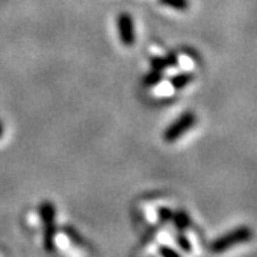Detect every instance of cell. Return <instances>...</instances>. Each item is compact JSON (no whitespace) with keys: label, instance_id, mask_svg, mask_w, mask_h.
Returning <instances> with one entry per match:
<instances>
[{"label":"cell","instance_id":"15","mask_svg":"<svg viewBox=\"0 0 257 257\" xmlns=\"http://www.w3.org/2000/svg\"><path fill=\"white\" fill-rule=\"evenodd\" d=\"M2 135H3V124L0 123V136H2Z\"/></svg>","mask_w":257,"mask_h":257},{"label":"cell","instance_id":"12","mask_svg":"<svg viewBox=\"0 0 257 257\" xmlns=\"http://www.w3.org/2000/svg\"><path fill=\"white\" fill-rule=\"evenodd\" d=\"M172 217H173V210L172 209H169V207H162V209H159V219L162 223H167V221L172 220Z\"/></svg>","mask_w":257,"mask_h":257},{"label":"cell","instance_id":"1","mask_svg":"<svg viewBox=\"0 0 257 257\" xmlns=\"http://www.w3.org/2000/svg\"><path fill=\"white\" fill-rule=\"evenodd\" d=\"M251 237H253V231L250 230V227L241 226V227L231 230L229 233H226L224 236H220L219 239L214 240L210 244V250L213 253H223L233 246L246 243Z\"/></svg>","mask_w":257,"mask_h":257},{"label":"cell","instance_id":"2","mask_svg":"<svg viewBox=\"0 0 257 257\" xmlns=\"http://www.w3.org/2000/svg\"><path fill=\"white\" fill-rule=\"evenodd\" d=\"M39 213L45 224V248L49 253L55 251L56 248V209L55 204L50 202H43L39 206Z\"/></svg>","mask_w":257,"mask_h":257},{"label":"cell","instance_id":"7","mask_svg":"<svg viewBox=\"0 0 257 257\" xmlns=\"http://www.w3.org/2000/svg\"><path fill=\"white\" fill-rule=\"evenodd\" d=\"M163 80V74L162 72H159V70H152L150 73H147L145 76V79H143V84L145 86H156L159 83Z\"/></svg>","mask_w":257,"mask_h":257},{"label":"cell","instance_id":"11","mask_svg":"<svg viewBox=\"0 0 257 257\" xmlns=\"http://www.w3.org/2000/svg\"><path fill=\"white\" fill-rule=\"evenodd\" d=\"M64 233H66V234L72 239V241H74L76 244H84L82 236H80L76 230L72 229V227H64Z\"/></svg>","mask_w":257,"mask_h":257},{"label":"cell","instance_id":"10","mask_svg":"<svg viewBox=\"0 0 257 257\" xmlns=\"http://www.w3.org/2000/svg\"><path fill=\"white\" fill-rule=\"evenodd\" d=\"M176 241H177L179 247L182 248L183 251H186V253H190V251H192V243H190V240L184 236L183 233H179V234L176 236Z\"/></svg>","mask_w":257,"mask_h":257},{"label":"cell","instance_id":"8","mask_svg":"<svg viewBox=\"0 0 257 257\" xmlns=\"http://www.w3.org/2000/svg\"><path fill=\"white\" fill-rule=\"evenodd\" d=\"M159 3L177 10H186L189 8V2L187 0H159Z\"/></svg>","mask_w":257,"mask_h":257},{"label":"cell","instance_id":"4","mask_svg":"<svg viewBox=\"0 0 257 257\" xmlns=\"http://www.w3.org/2000/svg\"><path fill=\"white\" fill-rule=\"evenodd\" d=\"M117 30H119L120 40L123 42L124 46L135 45L136 42L135 25H133V19L128 13H121L117 16Z\"/></svg>","mask_w":257,"mask_h":257},{"label":"cell","instance_id":"3","mask_svg":"<svg viewBox=\"0 0 257 257\" xmlns=\"http://www.w3.org/2000/svg\"><path fill=\"white\" fill-rule=\"evenodd\" d=\"M194 123H196V114L193 111H184L179 119L173 121L165 130V133H163L165 142H169V143L176 142L177 139H180V136L183 133H186L187 130H190Z\"/></svg>","mask_w":257,"mask_h":257},{"label":"cell","instance_id":"9","mask_svg":"<svg viewBox=\"0 0 257 257\" xmlns=\"http://www.w3.org/2000/svg\"><path fill=\"white\" fill-rule=\"evenodd\" d=\"M150 64H152L153 70H159V72H163L166 67H169L166 57H159V56L157 57H152L150 59Z\"/></svg>","mask_w":257,"mask_h":257},{"label":"cell","instance_id":"5","mask_svg":"<svg viewBox=\"0 0 257 257\" xmlns=\"http://www.w3.org/2000/svg\"><path fill=\"white\" fill-rule=\"evenodd\" d=\"M193 79H194V74L183 72V73H179L176 74V76H173V77L170 79V83H172V86H173L175 89L180 90V89H184L189 83H192Z\"/></svg>","mask_w":257,"mask_h":257},{"label":"cell","instance_id":"14","mask_svg":"<svg viewBox=\"0 0 257 257\" xmlns=\"http://www.w3.org/2000/svg\"><path fill=\"white\" fill-rule=\"evenodd\" d=\"M166 60H167L169 67H172V66H177V56H176L175 53H170V55L166 56Z\"/></svg>","mask_w":257,"mask_h":257},{"label":"cell","instance_id":"6","mask_svg":"<svg viewBox=\"0 0 257 257\" xmlns=\"http://www.w3.org/2000/svg\"><path fill=\"white\" fill-rule=\"evenodd\" d=\"M172 220L175 221L176 227H177L179 230L187 229V227L190 226V217H189V214L182 210L173 211V217H172Z\"/></svg>","mask_w":257,"mask_h":257},{"label":"cell","instance_id":"13","mask_svg":"<svg viewBox=\"0 0 257 257\" xmlns=\"http://www.w3.org/2000/svg\"><path fill=\"white\" fill-rule=\"evenodd\" d=\"M159 254L162 257H182L176 250L169 247V246H160L159 247Z\"/></svg>","mask_w":257,"mask_h":257}]
</instances>
